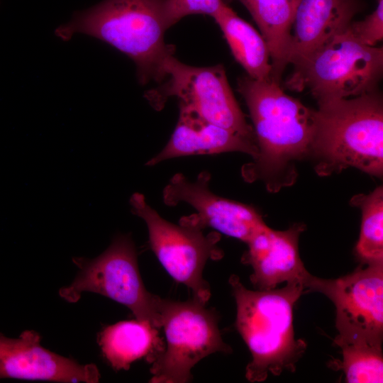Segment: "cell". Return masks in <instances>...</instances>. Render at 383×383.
<instances>
[{
  "instance_id": "1",
  "label": "cell",
  "mask_w": 383,
  "mask_h": 383,
  "mask_svg": "<svg viewBox=\"0 0 383 383\" xmlns=\"http://www.w3.org/2000/svg\"><path fill=\"white\" fill-rule=\"evenodd\" d=\"M238 91L249 110L257 149L253 160L243 167V178L262 181L271 192L291 185L297 175L296 162L310 152L314 110L285 94L273 79L241 77Z\"/></svg>"
},
{
  "instance_id": "2",
  "label": "cell",
  "mask_w": 383,
  "mask_h": 383,
  "mask_svg": "<svg viewBox=\"0 0 383 383\" xmlns=\"http://www.w3.org/2000/svg\"><path fill=\"white\" fill-rule=\"evenodd\" d=\"M169 28L165 0H104L74 13L55 34L67 41L82 33L109 44L134 62L139 82L146 84L163 81L165 62L174 54L165 42Z\"/></svg>"
},
{
  "instance_id": "3",
  "label": "cell",
  "mask_w": 383,
  "mask_h": 383,
  "mask_svg": "<svg viewBox=\"0 0 383 383\" xmlns=\"http://www.w3.org/2000/svg\"><path fill=\"white\" fill-rule=\"evenodd\" d=\"M228 282L236 303V329L252 356L246 379L261 382L269 373L294 372L306 349V343L296 338L293 326V309L305 293L304 284L293 282L280 289L250 290L235 274Z\"/></svg>"
},
{
  "instance_id": "4",
  "label": "cell",
  "mask_w": 383,
  "mask_h": 383,
  "mask_svg": "<svg viewBox=\"0 0 383 383\" xmlns=\"http://www.w3.org/2000/svg\"><path fill=\"white\" fill-rule=\"evenodd\" d=\"M309 155L318 175L348 167L383 174V104L378 90L318 103Z\"/></svg>"
},
{
  "instance_id": "5",
  "label": "cell",
  "mask_w": 383,
  "mask_h": 383,
  "mask_svg": "<svg viewBox=\"0 0 383 383\" xmlns=\"http://www.w3.org/2000/svg\"><path fill=\"white\" fill-rule=\"evenodd\" d=\"M294 66L289 89H309L318 104L354 97L377 89L383 49L362 44L347 28Z\"/></svg>"
},
{
  "instance_id": "6",
  "label": "cell",
  "mask_w": 383,
  "mask_h": 383,
  "mask_svg": "<svg viewBox=\"0 0 383 383\" xmlns=\"http://www.w3.org/2000/svg\"><path fill=\"white\" fill-rule=\"evenodd\" d=\"M72 262L79 270L72 282L59 290L65 301L76 303L82 293H96L126 306L137 320L157 329L161 328V298L145 287L136 248L128 234L116 235L107 249L96 257H73Z\"/></svg>"
},
{
  "instance_id": "7",
  "label": "cell",
  "mask_w": 383,
  "mask_h": 383,
  "mask_svg": "<svg viewBox=\"0 0 383 383\" xmlns=\"http://www.w3.org/2000/svg\"><path fill=\"white\" fill-rule=\"evenodd\" d=\"M206 304L160 299L159 311L166 345L152 362L150 382L186 383L201 360L215 353H230L218 328V316Z\"/></svg>"
},
{
  "instance_id": "8",
  "label": "cell",
  "mask_w": 383,
  "mask_h": 383,
  "mask_svg": "<svg viewBox=\"0 0 383 383\" xmlns=\"http://www.w3.org/2000/svg\"><path fill=\"white\" fill-rule=\"evenodd\" d=\"M163 72L161 85L145 94L152 107L160 110L168 98L177 97L179 106L255 143L252 127L234 96L222 65L194 67L172 55L166 60Z\"/></svg>"
},
{
  "instance_id": "9",
  "label": "cell",
  "mask_w": 383,
  "mask_h": 383,
  "mask_svg": "<svg viewBox=\"0 0 383 383\" xmlns=\"http://www.w3.org/2000/svg\"><path fill=\"white\" fill-rule=\"evenodd\" d=\"M129 203L132 213L145 222L150 247L164 269L192 291V298L206 304L211 294L203 271L209 260L223 255L217 245L219 233L204 235L202 230L167 221L139 192L131 195Z\"/></svg>"
},
{
  "instance_id": "10",
  "label": "cell",
  "mask_w": 383,
  "mask_h": 383,
  "mask_svg": "<svg viewBox=\"0 0 383 383\" xmlns=\"http://www.w3.org/2000/svg\"><path fill=\"white\" fill-rule=\"evenodd\" d=\"M361 264L337 279L311 274L305 293L324 294L335 308L338 346L365 344L382 347L383 337V262Z\"/></svg>"
},
{
  "instance_id": "11",
  "label": "cell",
  "mask_w": 383,
  "mask_h": 383,
  "mask_svg": "<svg viewBox=\"0 0 383 383\" xmlns=\"http://www.w3.org/2000/svg\"><path fill=\"white\" fill-rule=\"evenodd\" d=\"M211 174L201 172L194 181L174 174L162 192L165 205H190L195 213L179 223L199 230L206 228L246 243L265 222L253 206L218 196L210 189Z\"/></svg>"
},
{
  "instance_id": "12",
  "label": "cell",
  "mask_w": 383,
  "mask_h": 383,
  "mask_svg": "<svg viewBox=\"0 0 383 383\" xmlns=\"http://www.w3.org/2000/svg\"><path fill=\"white\" fill-rule=\"evenodd\" d=\"M33 330L11 338L0 333V380L16 379L54 382L96 383L101 374L95 364H80L40 345Z\"/></svg>"
},
{
  "instance_id": "13",
  "label": "cell",
  "mask_w": 383,
  "mask_h": 383,
  "mask_svg": "<svg viewBox=\"0 0 383 383\" xmlns=\"http://www.w3.org/2000/svg\"><path fill=\"white\" fill-rule=\"evenodd\" d=\"M305 225L295 223L285 231H276L265 223L245 243L248 250L242 262L250 265V279L259 290H267L285 282L305 284L311 274L305 268L299 252V239Z\"/></svg>"
},
{
  "instance_id": "14",
  "label": "cell",
  "mask_w": 383,
  "mask_h": 383,
  "mask_svg": "<svg viewBox=\"0 0 383 383\" xmlns=\"http://www.w3.org/2000/svg\"><path fill=\"white\" fill-rule=\"evenodd\" d=\"M362 0H300L291 26L288 64L294 65L345 32Z\"/></svg>"
},
{
  "instance_id": "15",
  "label": "cell",
  "mask_w": 383,
  "mask_h": 383,
  "mask_svg": "<svg viewBox=\"0 0 383 383\" xmlns=\"http://www.w3.org/2000/svg\"><path fill=\"white\" fill-rule=\"evenodd\" d=\"M230 152H243L252 159L257 155L255 142L204 119L186 107L179 106V118L170 140L145 165L152 167L185 156Z\"/></svg>"
},
{
  "instance_id": "16",
  "label": "cell",
  "mask_w": 383,
  "mask_h": 383,
  "mask_svg": "<svg viewBox=\"0 0 383 383\" xmlns=\"http://www.w3.org/2000/svg\"><path fill=\"white\" fill-rule=\"evenodd\" d=\"M97 340L103 357L116 371L127 370L142 358L152 362L164 348L157 328L137 319L105 326Z\"/></svg>"
},
{
  "instance_id": "17",
  "label": "cell",
  "mask_w": 383,
  "mask_h": 383,
  "mask_svg": "<svg viewBox=\"0 0 383 383\" xmlns=\"http://www.w3.org/2000/svg\"><path fill=\"white\" fill-rule=\"evenodd\" d=\"M240 2L250 12L267 44L272 78L279 83L288 64L291 26L300 0H223Z\"/></svg>"
},
{
  "instance_id": "18",
  "label": "cell",
  "mask_w": 383,
  "mask_h": 383,
  "mask_svg": "<svg viewBox=\"0 0 383 383\" xmlns=\"http://www.w3.org/2000/svg\"><path fill=\"white\" fill-rule=\"evenodd\" d=\"M235 60L248 76L257 80L272 78L270 51L262 35L225 4L213 17Z\"/></svg>"
},
{
  "instance_id": "19",
  "label": "cell",
  "mask_w": 383,
  "mask_h": 383,
  "mask_svg": "<svg viewBox=\"0 0 383 383\" xmlns=\"http://www.w3.org/2000/svg\"><path fill=\"white\" fill-rule=\"evenodd\" d=\"M351 204L362 211V222L355 252L362 264L383 262V188L369 194H357Z\"/></svg>"
},
{
  "instance_id": "20",
  "label": "cell",
  "mask_w": 383,
  "mask_h": 383,
  "mask_svg": "<svg viewBox=\"0 0 383 383\" xmlns=\"http://www.w3.org/2000/svg\"><path fill=\"white\" fill-rule=\"evenodd\" d=\"M343 360L340 369L349 383H377L383 382L382 347L369 345L340 346Z\"/></svg>"
},
{
  "instance_id": "21",
  "label": "cell",
  "mask_w": 383,
  "mask_h": 383,
  "mask_svg": "<svg viewBox=\"0 0 383 383\" xmlns=\"http://www.w3.org/2000/svg\"><path fill=\"white\" fill-rule=\"evenodd\" d=\"M226 3L223 0H165L170 28L189 15H208L212 18Z\"/></svg>"
},
{
  "instance_id": "22",
  "label": "cell",
  "mask_w": 383,
  "mask_h": 383,
  "mask_svg": "<svg viewBox=\"0 0 383 383\" xmlns=\"http://www.w3.org/2000/svg\"><path fill=\"white\" fill-rule=\"evenodd\" d=\"M348 32L363 45L374 47L383 39V0H377L376 9L364 20L352 21Z\"/></svg>"
}]
</instances>
